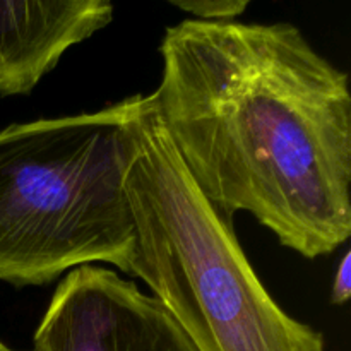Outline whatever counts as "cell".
I'll use <instances>...</instances> for the list:
<instances>
[{
	"label": "cell",
	"mask_w": 351,
	"mask_h": 351,
	"mask_svg": "<svg viewBox=\"0 0 351 351\" xmlns=\"http://www.w3.org/2000/svg\"><path fill=\"white\" fill-rule=\"evenodd\" d=\"M351 297V252L343 256L341 263L338 264L335 280L331 287V302L335 305H343Z\"/></svg>",
	"instance_id": "7"
},
{
	"label": "cell",
	"mask_w": 351,
	"mask_h": 351,
	"mask_svg": "<svg viewBox=\"0 0 351 351\" xmlns=\"http://www.w3.org/2000/svg\"><path fill=\"white\" fill-rule=\"evenodd\" d=\"M113 17L112 0H0V96L27 95Z\"/></svg>",
	"instance_id": "5"
},
{
	"label": "cell",
	"mask_w": 351,
	"mask_h": 351,
	"mask_svg": "<svg viewBox=\"0 0 351 351\" xmlns=\"http://www.w3.org/2000/svg\"><path fill=\"white\" fill-rule=\"evenodd\" d=\"M33 351H197L167 308L136 283L91 264L58 283Z\"/></svg>",
	"instance_id": "4"
},
{
	"label": "cell",
	"mask_w": 351,
	"mask_h": 351,
	"mask_svg": "<svg viewBox=\"0 0 351 351\" xmlns=\"http://www.w3.org/2000/svg\"><path fill=\"white\" fill-rule=\"evenodd\" d=\"M171 5L192 14L197 19L232 21L245 12L252 0H167Z\"/></svg>",
	"instance_id": "6"
},
{
	"label": "cell",
	"mask_w": 351,
	"mask_h": 351,
	"mask_svg": "<svg viewBox=\"0 0 351 351\" xmlns=\"http://www.w3.org/2000/svg\"><path fill=\"white\" fill-rule=\"evenodd\" d=\"M161 127L226 221L247 211L305 259L351 235L348 74L288 23L187 19L165 31Z\"/></svg>",
	"instance_id": "1"
},
{
	"label": "cell",
	"mask_w": 351,
	"mask_h": 351,
	"mask_svg": "<svg viewBox=\"0 0 351 351\" xmlns=\"http://www.w3.org/2000/svg\"><path fill=\"white\" fill-rule=\"evenodd\" d=\"M147 96L0 130V281L41 287L91 263L129 271L125 180Z\"/></svg>",
	"instance_id": "2"
},
{
	"label": "cell",
	"mask_w": 351,
	"mask_h": 351,
	"mask_svg": "<svg viewBox=\"0 0 351 351\" xmlns=\"http://www.w3.org/2000/svg\"><path fill=\"white\" fill-rule=\"evenodd\" d=\"M0 351H17V350H12V348H9V346H7L5 343H2V341H0Z\"/></svg>",
	"instance_id": "8"
},
{
	"label": "cell",
	"mask_w": 351,
	"mask_h": 351,
	"mask_svg": "<svg viewBox=\"0 0 351 351\" xmlns=\"http://www.w3.org/2000/svg\"><path fill=\"white\" fill-rule=\"evenodd\" d=\"M141 278L197 351H326L322 332L290 317L261 283L233 223L182 165L147 96L141 149L127 173Z\"/></svg>",
	"instance_id": "3"
}]
</instances>
